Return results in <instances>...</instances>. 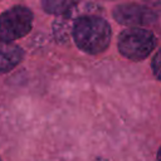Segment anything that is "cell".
Segmentation results:
<instances>
[{
    "label": "cell",
    "mask_w": 161,
    "mask_h": 161,
    "mask_svg": "<svg viewBox=\"0 0 161 161\" xmlns=\"http://www.w3.org/2000/svg\"><path fill=\"white\" fill-rule=\"evenodd\" d=\"M157 161H161V147H160V150L157 151Z\"/></svg>",
    "instance_id": "8"
},
{
    "label": "cell",
    "mask_w": 161,
    "mask_h": 161,
    "mask_svg": "<svg viewBox=\"0 0 161 161\" xmlns=\"http://www.w3.org/2000/svg\"><path fill=\"white\" fill-rule=\"evenodd\" d=\"M118 52L127 59L141 62L146 59L156 47V36L145 28H128L118 35Z\"/></svg>",
    "instance_id": "2"
},
{
    "label": "cell",
    "mask_w": 161,
    "mask_h": 161,
    "mask_svg": "<svg viewBox=\"0 0 161 161\" xmlns=\"http://www.w3.org/2000/svg\"><path fill=\"white\" fill-rule=\"evenodd\" d=\"M151 67H152L153 75H155L158 80H161V49L153 55L152 62H151Z\"/></svg>",
    "instance_id": "7"
},
{
    "label": "cell",
    "mask_w": 161,
    "mask_h": 161,
    "mask_svg": "<svg viewBox=\"0 0 161 161\" xmlns=\"http://www.w3.org/2000/svg\"><path fill=\"white\" fill-rule=\"evenodd\" d=\"M72 36L82 52L96 55L108 48L112 29L108 21L99 15H82L74 23Z\"/></svg>",
    "instance_id": "1"
},
{
    "label": "cell",
    "mask_w": 161,
    "mask_h": 161,
    "mask_svg": "<svg viewBox=\"0 0 161 161\" xmlns=\"http://www.w3.org/2000/svg\"><path fill=\"white\" fill-rule=\"evenodd\" d=\"M77 3L75 1H69V0H44L40 3L43 10L48 14H53L57 16L64 15L68 13Z\"/></svg>",
    "instance_id": "6"
},
{
    "label": "cell",
    "mask_w": 161,
    "mask_h": 161,
    "mask_svg": "<svg viewBox=\"0 0 161 161\" xmlns=\"http://www.w3.org/2000/svg\"><path fill=\"white\" fill-rule=\"evenodd\" d=\"M112 15L118 24L131 26V28H141L146 25H151L156 21V13L147 8L146 5L127 3L119 4L113 8Z\"/></svg>",
    "instance_id": "4"
},
{
    "label": "cell",
    "mask_w": 161,
    "mask_h": 161,
    "mask_svg": "<svg viewBox=\"0 0 161 161\" xmlns=\"http://www.w3.org/2000/svg\"><path fill=\"white\" fill-rule=\"evenodd\" d=\"M24 58V50L16 44L0 40V74L13 70Z\"/></svg>",
    "instance_id": "5"
},
{
    "label": "cell",
    "mask_w": 161,
    "mask_h": 161,
    "mask_svg": "<svg viewBox=\"0 0 161 161\" xmlns=\"http://www.w3.org/2000/svg\"><path fill=\"white\" fill-rule=\"evenodd\" d=\"M34 14L24 5H15L0 14V40L14 44L28 35L33 28Z\"/></svg>",
    "instance_id": "3"
},
{
    "label": "cell",
    "mask_w": 161,
    "mask_h": 161,
    "mask_svg": "<svg viewBox=\"0 0 161 161\" xmlns=\"http://www.w3.org/2000/svg\"><path fill=\"white\" fill-rule=\"evenodd\" d=\"M0 161H1V160H0Z\"/></svg>",
    "instance_id": "9"
}]
</instances>
